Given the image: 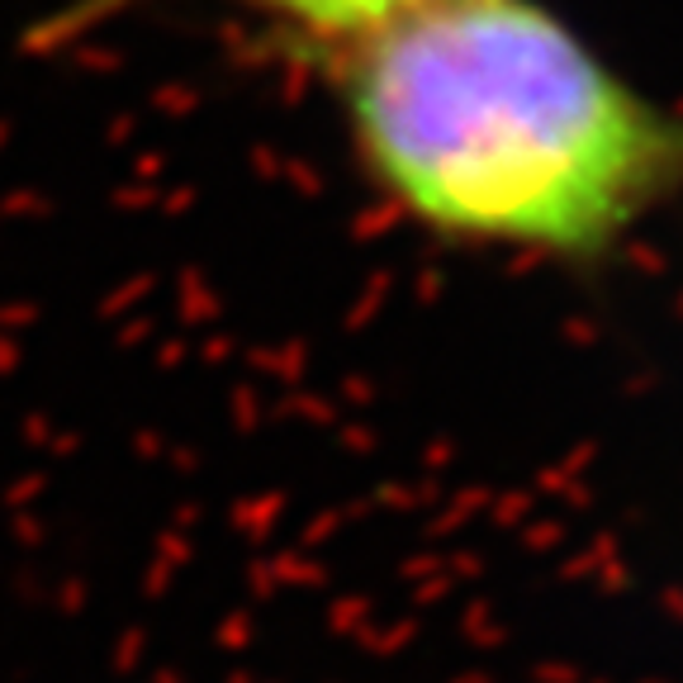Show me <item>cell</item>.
I'll use <instances>...</instances> for the list:
<instances>
[{
	"label": "cell",
	"mask_w": 683,
	"mask_h": 683,
	"mask_svg": "<svg viewBox=\"0 0 683 683\" xmlns=\"http://www.w3.org/2000/svg\"><path fill=\"white\" fill-rule=\"evenodd\" d=\"M166 5V0H62L52 15H44L24 34V48L34 52H58L72 44H86L90 34L110 29L138 10ZM219 5L238 10L252 24L266 29L275 48H285L295 62L319 72L337 52L357 48L361 38L389 29L394 20L413 15L427 0H219Z\"/></svg>",
	"instance_id": "cell-2"
},
{
	"label": "cell",
	"mask_w": 683,
	"mask_h": 683,
	"mask_svg": "<svg viewBox=\"0 0 683 683\" xmlns=\"http://www.w3.org/2000/svg\"><path fill=\"white\" fill-rule=\"evenodd\" d=\"M319 72L361 186L437 247L598 271L683 200V110L546 0H427Z\"/></svg>",
	"instance_id": "cell-1"
}]
</instances>
